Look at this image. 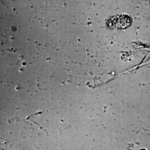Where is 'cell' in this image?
Wrapping results in <instances>:
<instances>
[{
    "label": "cell",
    "mask_w": 150,
    "mask_h": 150,
    "mask_svg": "<svg viewBox=\"0 0 150 150\" xmlns=\"http://www.w3.org/2000/svg\"><path fill=\"white\" fill-rule=\"evenodd\" d=\"M131 18L126 15H120L114 17L111 21V26L117 28H125L131 24Z\"/></svg>",
    "instance_id": "obj_1"
},
{
    "label": "cell",
    "mask_w": 150,
    "mask_h": 150,
    "mask_svg": "<svg viewBox=\"0 0 150 150\" xmlns=\"http://www.w3.org/2000/svg\"><path fill=\"white\" fill-rule=\"evenodd\" d=\"M146 150V149H141V150Z\"/></svg>",
    "instance_id": "obj_2"
}]
</instances>
